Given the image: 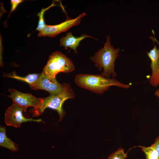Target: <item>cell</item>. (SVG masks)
Masks as SVG:
<instances>
[{
	"label": "cell",
	"mask_w": 159,
	"mask_h": 159,
	"mask_svg": "<svg viewBox=\"0 0 159 159\" xmlns=\"http://www.w3.org/2000/svg\"><path fill=\"white\" fill-rule=\"evenodd\" d=\"M75 69L72 61L66 55L59 51H55L49 57L43 72L48 76L56 78L61 72L69 73Z\"/></svg>",
	"instance_id": "4"
},
{
	"label": "cell",
	"mask_w": 159,
	"mask_h": 159,
	"mask_svg": "<svg viewBox=\"0 0 159 159\" xmlns=\"http://www.w3.org/2000/svg\"><path fill=\"white\" fill-rule=\"evenodd\" d=\"M153 41L154 45L153 48L147 52V55L151 60L150 66L152 71L149 83L153 86L157 87L159 85V48L157 49L153 40Z\"/></svg>",
	"instance_id": "9"
},
{
	"label": "cell",
	"mask_w": 159,
	"mask_h": 159,
	"mask_svg": "<svg viewBox=\"0 0 159 159\" xmlns=\"http://www.w3.org/2000/svg\"><path fill=\"white\" fill-rule=\"evenodd\" d=\"M138 147L141 148L142 150L145 153L146 159H158L157 151L153 144L148 147L140 146Z\"/></svg>",
	"instance_id": "13"
},
{
	"label": "cell",
	"mask_w": 159,
	"mask_h": 159,
	"mask_svg": "<svg viewBox=\"0 0 159 159\" xmlns=\"http://www.w3.org/2000/svg\"><path fill=\"white\" fill-rule=\"evenodd\" d=\"M68 84L59 83L56 78L50 77L42 72L37 82L30 87L34 90H43L48 92L50 95H55L62 92Z\"/></svg>",
	"instance_id": "7"
},
{
	"label": "cell",
	"mask_w": 159,
	"mask_h": 159,
	"mask_svg": "<svg viewBox=\"0 0 159 159\" xmlns=\"http://www.w3.org/2000/svg\"><path fill=\"white\" fill-rule=\"evenodd\" d=\"M155 95L159 99V89L157 90L155 92Z\"/></svg>",
	"instance_id": "18"
},
{
	"label": "cell",
	"mask_w": 159,
	"mask_h": 159,
	"mask_svg": "<svg viewBox=\"0 0 159 159\" xmlns=\"http://www.w3.org/2000/svg\"><path fill=\"white\" fill-rule=\"evenodd\" d=\"M27 109L13 102L12 105L6 110L5 112L4 121L6 125L18 127H20L22 123L28 121L44 122L40 119L36 120L24 117L23 112H26Z\"/></svg>",
	"instance_id": "5"
},
{
	"label": "cell",
	"mask_w": 159,
	"mask_h": 159,
	"mask_svg": "<svg viewBox=\"0 0 159 159\" xmlns=\"http://www.w3.org/2000/svg\"><path fill=\"white\" fill-rule=\"evenodd\" d=\"M75 83L79 87L98 94L108 90L113 86L127 89L132 85L123 84L116 79L107 78L101 75L80 74L74 78Z\"/></svg>",
	"instance_id": "1"
},
{
	"label": "cell",
	"mask_w": 159,
	"mask_h": 159,
	"mask_svg": "<svg viewBox=\"0 0 159 159\" xmlns=\"http://www.w3.org/2000/svg\"><path fill=\"white\" fill-rule=\"evenodd\" d=\"M6 128L5 126H0V145L13 152L18 150V145L13 142L7 137L6 133Z\"/></svg>",
	"instance_id": "11"
},
{
	"label": "cell",
	"mask_w": 159,
	"mask_h": 159,
	"mask_svg": "<svg viewBox=\"0 0 159 159\" xmlns=\"http://www.w3.org/2000/svg\"><path fill=\"white\" fill-rule=\"evenodd\" d=\"M85 15V14L83 13L74 19L67 18L64 21L57 25L46 24L43 29L39 31L38 36L54 37L59 34L67 31L71 27L79 24L81 19Z\"/></svg>",
	"instance_id": "6"
},
{
	"label": "cell",
	"mask_w": 159,
	"mask_h": 159,
	"mask_svg": "<svg viewBox=\"0 0 159 159\" xmlns=\"http://www.w3.org/2000/svg\"><path fill=\"white\" fill-rule=\"evenodd\" d=\"M9 92L10 94L8 97L11 98L13 102L27 108L33 107V108L31 112L38 110L42 105V98H38L31 94L22 93L14 89H9Z\"/></svg>",
	"instance_id": "8"
},
{
	"label": "cell",
	"mask_w": 159,
	"mask_h": 159,
	"mask_svg": "<svg viewBox=\"0 0 159 159\" xmlns=\"http://www.w3.org/2000/svg\"><path fill=\"white\" fill-rule=\"evenodd\" d=\"M24 1L22 0H11V8L8 17L9 16L11 13L16 8L18 5Z\"/></svg>",
	"instance_id": "16"
},
{
	"label": "cell",
	"mask_w": 159,
	"mask_h": 159,
	"mask_svg": "<svg viewBox=\"0 0 159 159\" xmlns=\"http://www.w3.org/2000/svg\"><path fill=\"white\" fill-rule=\"evenodd\" d=\"M55 6L56 5L54 4V3H52L47 7L42 9L41 11L38 13L37 16L39 17V20L36 30L39 31L45 27L46 24L45 23L44 18V13L50 8Z\"/></svg>",
	"instance_id": "14"
},
{
	"label": "cell",
	"mask_w": 159,
	"mask_h": 159,
	"mask_svg": "<svg viewBox=\"0 0 159 159\" xmlns=\"http://www.w3.org/2000/svg\"><path fill=\"white\" fill-rule=\"evenodd\" d=\"M156 150L158 156V159H159V135L155 138V141L153 144Z\"/></svg>",
	"instance_id": "17"
},
{
	"label": "cell",
	"mask_w": 159,
	"mask_h": 159,
	"mask_svg": "<svg viewBox=\"0 0 159 159\" xmlns=\"http://www.w3.org/2000/svg\"><path fill=\"white\" fill-rule=\"evenodd\" d=\"M107 40L103 47L99 49L95 55L90 58L95 63V66L99 70L103 71L102 74L110 78V75L116 77L117 74L115 71V62L118 57L120 49H114L110 44V39L109 35L106 36Z\"/></svg>",
	"instance_id": "2"
},
{
	"label": "cell",
	"mask_w": 159,
	"mask_h": 159,
	"mask_svg": "<svg viewBox=\"0 0 159 159\" xmlns=\"http://www.w3.org/2000/svg\"><path fill=\"white\" fill-rule=\"evenodd\" d=\"M75 94L69 84L60 93L55 95H50L42 98L43 103L41 107L38 110L31 112L33 117H38L42 114L44 110L50 108L57 111L59 116V121H61L65 114L63 108L64 102L67 99H73Z\"/></svg>",
	"instance_id": "3"
},
{
	"label": "cell",
	"mask_w": 159,
	"mask_h": 159,
	"mask_svg": "<svg viewBox=\"0 0 159 159\" xmlns=\"http://www.w3.org/2000/svg\"><path fill=\"white\" fill-rule=\"evenodd\" d=\"M127 158V153L123 148H120L109 156L107 159H125Z\"/></svg>",
	"instance_id": "15"
},
{
	"label": "cell",
	"mask_w": 159,
	"mask_h": 159,
	"mask_svg": "<svg viewBox=\"0 0 159 159\" xmlns=\"http://www.w3.org/2000/svg\"><path fill=\"white\" fill-rule=\"evenodd\" d=\"M92 38L87 34H83L81 36L76 37L74 36L70 32L67 33L66 35L62 37L60 39V45L63 46L65 49L68 47L73 49L75 53H77V48L80 42L86 38Z\"/></svg>",
	"instance_id": "10"
},
{
	"label": "cell",
	"mask_w": 159,
	"mask_h": 159,
	"mask_svg": "<svg viewBox=\"0 0 159 159\" xmlns=\"http://www.w3.org/2000/svg\"><path fill=\"white\" fill-rule=\"evenodd\" d=\"M158 66H159V60L158 62Z\"/></svg>",
	"instance_id": "19"
},
{
	"label": "cell",
	"mask_w": 159,
	"mask_h": 159,
	"mask_svg": "<svg viewBox=\"0 0 159 159\" xmlns=\"http://www.w3.org/2000/svg\"><path fill=\"white\" fill-rule=\"evenodd\" d=\"M4 74V77L13 78L26 82L31 87L38 80L41 74V73L29 74L23 77L16 75L15 72H13L10 73H6Z\"/></svg>",
	"instance_id": "12"
}]
</instances>
